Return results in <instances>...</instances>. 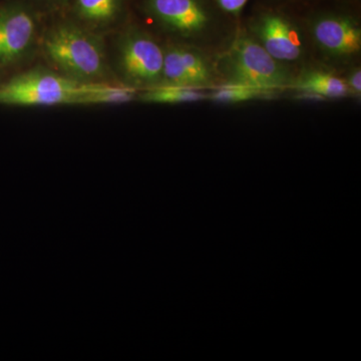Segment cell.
I'll use <instances>...</instances> for the list:
<instances>
[{
  "label": "cell",
  "mask_w": 361,
  "mask_h": 361,
  "mask_svg": "<svg viewBox=\"0 0 361 361\" xmlns=\"http://www.w3.org/2000/svg\"><path fill=\"white\" fill-rule=\"evenodd\" d=\"M149 11L159 23L184 37L205 30L208 13L198 0H149Z\"/></svg>",
  "instance_id": "9"
},
{
  "label": "cell",
  "mask_w": 361,
  "mask_h": 361,
  "mask_svg": "<svg viewBox=\"0 0 361 361\" xmlns=\"http://www.w3.org/2000/svg\"><path fill=\"white\" fill-rule=\"evenodd\" d=\"M265 90L246 85L227 84L218 87L211 94V99L220 104H238L262 96Z\"/></svg>",
  "instance_id": "14"
},
{
  "label": "cell",
  "mask_w": 361,
  "mask_h": 361,
  "mask_svg": "<svg viewBox=\"0 0 361 361\" xmlns=\"http://www.w3.org/2000/svg\"><path fill=\"white\" fill-rule=\"evenodd\" d=\"M254 37L265 51L282 63L295 61L302 56V33L290 20L278 14H265L252 27Z\"/></svg>",
  "instance_id": "5"
},
{
  "label": "cell",
  "mask_w": 361,
  "mask_h": 361,
  "mask_svg": "<svg viewBox=\"0 0 361 361\" xmlns=\"http://www.w3.org/2000/svg\"><path fill=\"white\" fill-rule=\"evenodd\" d=\"M82 82L44 71H32L0 85V104L56 106L75 104Z\"/></svg>",
  "instance_id": "3"
},
{
  "label": "cell",
  "mask_w": 361,
  "mask_h": 361,
  "mask_svg": "<svg viewBox=\"0 0 361 361\" xmlns=\"http://www.w3.org/2000/svg\"><path fill=\"white\" fill-rule=\"evenodd\" d=\"M135 90L130 87L84 84L75 104H125L135 99Z\"/></svg>",
  "instance_id": "11"
},
{
  "label": "cell",
  "mask_w": 361,
  "mask_h": 361,
  "mask_svg": "<svg viewBox=\"0 0 361 361\" xmlns=\"http://www.w3.org/2000/svg\"><path fill=\"white\" fill-rule=\"evenodd\" d=\"M165 51L155 40L140 32L123 37L118 49L120 66L132 84L156 85L163 77Z\"/></svg>",
  "instance_id": "4"
},
{
  "label": "cell",
  "mask_w": 361,
  "mask_h": 361,
  "mask_svg": "<svg viewBox=\"0 0 361 361\" xmlns=\"http://www.w3.org/2000/svg\"><path fill=\"white\" fill-rule=\"evenodd\" d=\"M291 85L299 92L317 97L341 99L350 94L345 80L326 71H306L293 80Z\"/></svg>",
  "instance_id": "10"
},
{
  "label": "cell",
  "mask_w": 361,
  "mask_h": 361,
  "mask_svg": "<svg viewBox=\"0 0 361 361\" xmlns=\"http://www.w3.org/2000/svg\"><path fill=\"white\" fill-rule=\"evenodd\" d=\"M208 96L195 87L161 85L160 87L149 90L141 96L145 103L152 104H184L196 103L206 99Z\"/></svg>",
  "instance_id": "12"
},
{
  "label": "cell",
  "mask_w": 361,
  "mask_h": 361,
  "mask_svg": "<svg viewBox=\"0 0 361 361\" xmlns=\"http://www.w3.org/2000/svg\"><path fill=\"white\" fill-rule=\"evenodd\" d=\"M312 37L317 47L332 58H348L361 49V28L349 16H329L316 20Z\"/></svg>",
  "instance_id": "7"
},
{
  "label": "cell",
  "mask_w": 361,
  "mask_h": 361,
  "mask_svg": "<svg viewBox=\"0 0 361 361\" xmlns=\"http://www.w3.org/2000/svg\"><path fill=\"white\" fill-rule=\"evenodd\" d=\"M44 49L52 63L78 82L103 77V45L92 33L73 25H59L47 35Z\"/></svg>",
  "instance_id": "2"
},
{
  "label": "cell",
  "mask_w": 361,
  "mask_h": 361,
  "mask_svg": "<svg viewBox=\"0 0 361 361\" xmlns=\"http://www.w3.org/2000/svg\"><path fill=\"white\" fill-rule=\"evenodd\" d=\"M35 33V18L25 7H0V68L23 58L32 47Z\"/></svg>",
  "instance_id": "6"
},
{
  "label": "cell",
  "mask_w": 361,
  "mask_h": 361,
  "mask_svg": "<svg viewBox=\"0 0 361 361\" xmlns=\"http://www.w3.org/2000/svg\"><path fill=\"white\" fill-rule=\"evenodd\" d=\"M120 0H77V13L92 25H106L116 18Z\"/></svg>",
  "instance_id": "13"
},
{
  "label": "cell",
  "mask_w": 361,
  "mask_h": 361,
  "mask_svg": "<svg viewBox=\"0 0 361 361\" xmlns=\"http://www.w3.org/2000/svg\"><path fill=\"white\" fill-rule=\"evenodd\" d=\"M164 51L161 82L166 85L200 89L210 84L212 71L199 52L184 47H170Z\"/></svg>",
  "instance_id": "8"
},
{
  "label": "cell",
  "mask_w": 361,
  "mask_h": 361,
  "mask_svg": "<svg viewBox=\"0 0 361 361\" xmlns=\"http://www.w3.org/2000/svg\"><path fill=\"white\" fill-rule=\"evenodd\" d=\"M223 11L228 13L238 14L248 0H217Z\"/></svg>",
  "instance_id": "16"
},
{
  "label": "cell",
  "mask_w": 361,
  "mask_h": 361,
  "mask_svg": "<svg viewBox=\"0 0 361 361\" xmlns=\"http://www.w3.org/2000/svg\"><path fill=\"white\" fill-rule=\"evenodd\" d=\"M346 85L349 90V94L360 97L361 94V71L360 68H355L349 73L348 80H345Z\"/></svg>",
  "instance_id": "15"
},
{
  "label": "cell",
  "mask_w": 361,
  "mask_h": 361,
  "mask_svg": "<svg viewBox=\"0 0 361 361\" xmlns=\"http://www.w3.org/2000/svg\"><path fill=\"white\" fill-rule=\"evenodd\" d=\"M217 68L228 84L246 85L265 92L287 87L293 82L290 71L284 63L271 56L257 40L249 37L235 39L218 59Z\"/></svg>",
  "instance_id": "1"
}]
</instances>
